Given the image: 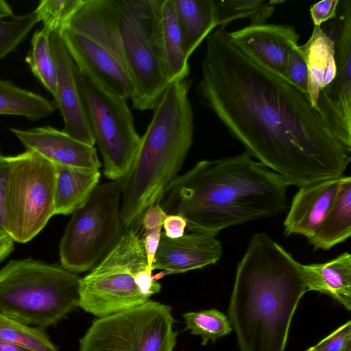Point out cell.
Here are the masks:
<instances>
[{
  "instance_id": "obj_25",
  "label": "cell",
  "mask_w": 351,
  "mask_h": 351,
  "mask_svg": "<svg viewBox=\"0 0 351 351\" xmlns=\"http://www.w3.org/2000/svg\"><path fill=\"white\" fill-rule=\"evenodd\" d=\"M351 235V178L342 176L332 204L315 234L308 239L313 249L328 250Z\"/></svg>"
},
{
  "instance_id": "obj_7",
  "label": "cell",
  "mask_w": 351,
  "mask_h": 351,
  "mask_svg": "<svg viewBox=\"0 0 351 351\" xmlns=\"http://www.w3.org/2000/svg\"><path fill=\"white\" fill-rule=\"evenodd\" d=\"M121 193L118 182L98 184L73 213L59 245L62 267L73 273L92 269L116 244L123 232Z\"/></svg>"
},
{
  "instance_id": "obj_10",
  "label": "cell",
  "mask_w": 351,
  "mask_h": 351,
  "mask_svg": "<svg viewBox=\"0 0 351 351\" xmlns=\"http://www.w3.org/2000/svg\"><path fill=\"white\" fill-rule=\"evenodd\" d=\"M170 306L149 301L95 319L80 351H173L177 333Z\"/></svg>"
},
{
  "instance_id": "obj_17",
  "label": "cell",
  "mask_w": 351,
  "mask_h": 351,
  "mask_svg": "<svg viewBox=\"0 0 351 351\" xmlns=\"http://www.w3.org/2000/svg\"><path fill=\"white\" fill-rule=\"evenodd\" d=\"M11 132L27 149L32 150L54 165L99 169L101 163L97 149L50 126L20 130Z\"/></svg>"
},
{
  "instance_id": "obj_29",
  "label": "cell",
  "mask_w": 351,
  "mask_h": 351,
  "mask_svg": "<svg viewBox=\"0 0 351 351\" xmlns=\"http://www.w3.org/2000/svg\"><path fill=\"white\" fill-rule=\"evenodd\" d=\"M0 341L19 344L32 351H58L42 328L31 327L1 313Z\"/></svg>"
},
{
  "instance_id": "obj_12",
  "label": "cell",
  "mask_w": 351,
  "mask_h": 351,
  "mask_svg": "<svg viewBox=\"0 0 351 351\" xmlns=\"http://www.w3.org/2000/svg\"><path fill=\"white\" fill-rule=\"evenodd\" d=\"M332 40L336 77L315 108L338 138L351 148V1H339L337 16L324 23Z\"/></svg>"
},
{
  "instance_id": "obj_34",
  "label": "cell",
  "mask_w": 351,
  "mask_h": 351,
  "mask_svg": "<svg viewBox=\"0 0 351 351\" xmlns=\"http://www.w3.org/2000/svg\"><path fill=\"white\" fill-rule=\"evenodd\" d=\"M307 351H351V322L337 328Z\"/></svg>"
},
{
  "instance_id": "obj_19",
  "label": "cell",
  "mask_w": 351,
  "mask_h": 351,
  "mask_svg": "<svg viewBox=\"0 0 351 351\" xmlns=\"http://www.w3.org/2000/svg\"><path fill=\"white\" fill-rule=\"evenodd\" d=\"M230 38L266 67L285 78L287 56L299 34L287 24H250L228 32Z\"/></svg>"
},
{
  "instance_id": "obj_16",
  "label": "cell",
  "mask_w": 351,
  "mask_h": 351,
  "mask_svg": "<svg viewBox=\"0 0 351 351\" xmlns=\"http://www.w3.org/2000/svg\"><path fill=\"white\" fill-rule=\"evenodd\" d=\"M60 33L77 67L110 93L131 98L133 86L120 63L106 50L88 38L62 28Z\"/></svg>"
},
{
  "instance_id": "obj_13",
  "label": "cell",
  "mask_w": 351,
  "mask_h": 351,
  "mask_svg": "<svg viewBox=\"0 0 351 351\" xmlns=\"http://www.w3.org/2000/svg\"><path fill=\"white\" fill-rule=\"evenodd\" d=\"M49 41L57 71V94L54 101L63 119L62 131L94 146L95 141L77 83V66L64 45L60 30L50 34Z\"/></svg>"
},
{
  "instance_id": "obj_6",
  "label": "cell",
  "mask_w": 351,
  "mask_h": 351,
  "mask_svg": "<svg viewBox=\"0 0 351 351\" xmlns=\"http://www.w3.org/2000/svg\"><path fill=\"white\" fill-rule=\"evenodd\" d=\"M140 236L132 229L124 230L107 254L80 278L78 306L102 317L149 300L136 281L138 271L148 269Z\"/></svg>"
},
{
  "instance_id": "obj_41",
  "label": "cell",
  "mask_w": 351,
  "mask_h": 351,
  "mask_svg": "<svg viewBox=\"0 0 351 351\" xmlns=\"http://www.w3.org/2000/svg\"><path fill=\"white\" fill-rule=\"evenodd\" d=\"M0 351H32L30 349L13 343L0 341Z\"/></svg>"
},
{
  "instance_id": "obj_18",
  "label": "cell",
  "mask_w": 351,
  "mask_h": 351,
  "mask_svg": "<svg viewBox=\"0 0 351 351\" xmlns=\"http://www.w3.org/2000/svg\"><path fill=\"white\" fill-rule=\"evenodd\" d=\"M221 255V242L213 234L191 232L172 239L162 232L152 269L184 273L215 264Z\"/></svg>"
},
{
  "instance_id": "obj_32",
  "label": "cell",
  "mask_w": 351,
  "mask_h": 351,
  "mask_svg": "<svg viewBox=\"0 0 351 351\" xmlns=\"http://www.w3.org/2000/svg\"><path fill=\"white\" fill-rule=\"evenodd\" d=\"M82 0H42L35 12L46 33L60 30L74 14Z\"/></svg>"
},
{
  "instance_id": "obj_26",
  "label": "cell",
  "mask_w": 351,
  "mask_h": 351,
  "mask_svg": "<svg viewBox=\"0 0 351 351\" xmlns=\"http://www.w3.org/2000/svg\"><path fill=\"white\" fill-rule=\"evenodd\" d=\"M56 109L55 101L0 77L1 115L24 117L31 121H36L50 116Z\"/></svg>"
},
{
  "instance_id": "obj_11",
  "label": "cell",
  "mask_w": 351,
  "mask_h": 351,
  "mask_svg": "<svg viewBox=\"0 0 351 351\" xmlns=\"http://www.w3.org/2000/svg\"><path fill=\"white\" fill-rule=\"evenodd\" d=\"M123 55L133 86L132 108L152 110L171 84L162 71L147 26V0H125L121 26Z\"/></svg>"
},
{
  "instance_id": "obj_2",
  "label": "cell",
  "mask_w": 351,
  "mask_h": 351,
  "mask_svg": "<svg viewBox=\"0 0 351 351\" xmlns=\"http://www.w3.org/2000/svg\"><path fill=\"white\" fill-rule=\"evenodd\" d=\"M289 186L244 152L199 161L169 184L160 204L167 215L184 217L189 231L216 236L228 228L287 210Z\"/></svg>"
},
{
  "instance_id": "obj_35",
  "label": "cell",
  "mask_w": 351,
  "mask_h": 351,
  "mask_svg": "<svg viewBox=\"0 0 351 351\" xmlns=\"http://www.w3.org/2000/svg\"><path fill=\"white\" fill-rule=\"evenodd\" d=\"M339 1L324 0L311 6L310 14L314 26H322L337 16Z\"/></svg>"
},
{
  "instance_id": "obj_14",
  "label": "cell",
  "mask_w": 351,
  "mask_h": 351,
  "mask_svg": "<svg viewBox=\"0 0 351 351\" xmlns=\"http://www.w3.org/2000/svg\"><path fill=\"white\" fill-rule=\"evenodd\" d=\"M124 7L125 0H82L62 28L95 42L109 52L128 73L121 32Z\"/></svg>"
},
{
  "instance_id": "obj_3",
  "label": "cell",
  "mask_w": 351,
  "mask_h": 351,
  "mask_svg": "<svg viewBox=\"0 0 351 351\" xmlns=\"http://www.w3.org/2000/svg\"><path fill=\"white\" fill-rule=\"evenodd\" d=\"M301 265L265 232L252 237L228 306L240 351H285L293 315L308 291Z\"/></svg>"
},
{
  "instance_id": "obj_43",
  "label": "cell",
  "mask_w": 351,
  "mask_h": 351,
  "mask_svg": "<svg viewBox=\"0 0 351 351\" xmlns=\"http://www.w3.org/2000/svg\"><path fill=\"white\" fill-rule=\"evenodd\" d=\"M169 274H172V272L169 270H163L157 274L153 276V279L155 280H158V279L162 278L163 276Z\"/></svg>"
},
{
  "instance_id": "obj_37",
  "label": "cell",
  "mask_w": 351,
  "mask_h": 351,
  "mask_svg": "<svg viewBox=\"0 0 351 351\" xmlns=\"http://www.w3.org/2000/svg\"><path fill=\"white\" fill-rule=\"evenodd\" d=\"M167 216L160 202L150 205L144 212L141 219V233L144 230L162 227Z\"/></svg>"
},
{
  "instance_id": "obj_31",
  "label": "cell",
  "mask_w": 351,
  "mask_h": 351,
  "mask_svg": "<svg viewBox=\"0 0 351 351\" xmlns=\"http://www.w3.org/2000/svg\"><path fill=\"white\" fill-rule=\"evenodd\" d=\"M38 22L35 10L0 19V59L14 51Z\"/></svg>"
},
{
  "instance_id": "obj_33",
  "label": "cell",
  "mask_w": 351,
  "mask_h": 351,
  "mask_svg": "<svg viewBox=\"0 0 351 351\" xmlns=\"http://www.w3.org/2000/svg\"><path fill=\"white\" fill-rule=\"evenodd\" d=\"M285 78L306 95L308 69L302 45L295 44L289 49L286 61Z\"/></svg>"
},
{
  "instance_id": "obj_23",
  "label": "cell",
  "mask_w": 351,
  "mask_h": 351,
  "mask_svg": "<svg viewBox=\"0 0 351 351\" xmlns=\"http://www.w3.org/2000/svg\"><path fill=\"white\" fill-rule=\"evenodd\" d=\"M185 57L189 60L202 41L217 27L215 0H171Z\"/></svg>"
},
{
  "instance_id": "obj_27",
  "label": "cell",
  "mask_w": 351,
  "mask_h": 351,
  "mask_svg": "<svg viewBox=\"0 0 351 351\" xmlns=\"http://www.w3.org/2000/svg\"><path fill=\"white\" fill-rule=\"evenodd\" d=\"M284 1L230 0L215 1L217 27H226L235 20L248 19L250 24H263L270 17L276 5Z\"/></svg>"
},
{
  "instance_id": "obj_42",
  "label": "cell",
  "mask_w": 351,
  "mask_h": 351,
  "mask_svg": "<svg viewBox=\"0 0 351 351\" xmlns=\"http://www.w3.org/2000/svg\"><path fill=\"white\" fill-rule=\"evenodd\" d=\"M14 16L10 5L3 0H0V19L10 18Z\"/></svg>"
},
{
  "instance_id": "obj_1",
  "label": "cell",
  "mask_w": 351,
  "mask_h": 351,
  "mask_svg": "<svg viewBox=\"0 0 351 351\" xmlns=\"http://www.w3.org/2000/svg\"><path fill=\"white\" fill-rule=\"evenodd\" d=\"M206 40L197 95L247 153L289 185L343 176L351 148L306 94L243 49L226 29L217 27Z\"/></svg>"
},
{
  "instance_id": "obj_22",
  "label": "cell",
  "mask_w": 351,
  "mask_h": 351,
  "mask_svg": "<svg viewBox=\"0 0 351 351\" xmlns=\"http://www.w3.org/2000/svg\"><path fill=\"white\" fill-rule=\"evenodd\" d=\"M308 69L306 96L313 107L332 84L337 74L332 40L321 26H314L308 40L302 45Z\"/></svg>"
},
{
  "instance_id": "obj_36",
  "label": "cell",
  "mask_w": 351,
  "mask_h": 351,
  "mask_svg": "<svg viewBox=\"0 0 351 351\" xmlns=\"http://www.w3.org/2000/svg\"><path fill=\"white\" fill-rule=\"evenodd\" d=\"M142 233L141 240L143 243L146 254L148 269L152 271V266L159 245L162 233V227L150 230H144Z\"/></svg>"
},
{
  "instance_id": "obj_21",
  "label": "cell",
  "mask_w": 351,
  "mask_h": 351,
  "mask_svg": "<svg viewBox=\"0 0 351 351\" xmlns=\"http://www.w3.org/2000/svg\"><path fill=\"white\" fill-rule=\"evenodd\" d=\"M307 291L326 294L351 309V254L343 252L324 263L301 265Z\"/></svg>"
},
{
  "instance_id": "obj_38",
  "label": "cell",
  "mask_w": 351,
  "mask_h": 351,
  "mask_svg": "<svg viewBox=\"0 0 351 351\" xmlns=\"http://www.w3.org/2000/svg\"><path fill=\"white\" fill-rule=\"evenodd\" d=\"M163 227L164 233L167 237L172 239H178L184 234L186 221L178 215H167L164 221Z\"/></svg>"
},
{
  "instance_id": "obj_28",
  "label": "cell",
  "mask_w": 351,
  "mask_h": 351,
  "mask_svg": "<svg viewBox=\"0 0 351 351\" xmlns=\"http://www.w3.org/2000/svg\"><path fill=\"white\" fill-rule=\"evenodd\" d=\"M31 71L53 95L57 94V71L49 34L42 29L36 31L31 40V49L25 58Z\"/></svg>"
},
{
  "instance_id": "obj_5",
  "label": "cell",
  "mask_w": 351,
  "mask_h": 351,
  "mask_svg": "<svg viewBox=\"0 0 351 351\" xmlns=\"http://www.w3.org/2000/svg\"><path fill=\"white\" fill-rule=\"evenodd\" d=\"M80 282L62 267L12 260L0 269V313L28 326L56 324L78 306Z\"/></svg>"
},
{
  "instance_id": "obj_4",
  "label": "cell",
  "mask_w": 351,
  "mask_h": 351,
  "mask_svg": "<svg viewBox=\"0 0 351 351\" xmlns=\"http://www.w3.org/2000/svg\"><path fill=\"white\" fill-rule=\"evenodd\" d=\"M191 85L188 77L172 82L152 109V118L141 136L131 169L120 184L123 231L132 229L141 234L144 212L160 202L182 169L193 141Z\"/></svg>"
},
{
  "instance_id": "obj_44",
  "label": "cell",
  "mask_w": 351,
  "mask_h": 351,
  "mask_svg": "<svg viewBox=\"0 0 351 351\" xmlns=\"http://www.w3.org/2000/svg\"><path fill=\"white\" fill-rule=\"evenodd\" d=\"M306 351H307V350Z\"/></svg>"
},
{
  "instance_id": "obj_30",
  "label": "cell",
  "mask_w": 351,
  "mask_h": 351,
  "mask_svg": "<svg viewBox=\"0 0 351 351\" xmlns=\"http://www.w3.org/2000/svg\"><path fill=\"white\" fill-rule=\"evenodd\" d=\"M186 329L202 338L205 346L208 341L215 343L217 339L226 336L232 330L229 319L216 309L188 312L183 315Z\"/></svg>"
},
{
  "instance_id": "obj_15",
  "label": "cell",
  "mask_w": 351,
  "mask_h": 351,
  "mask_svg": "<svg viewBox=\"0 0 351 351\" xmlns=\"http://www.w3.org/2000/svg\"><path fill=\"white\" fill-rule=\"evenodd\" d=\"M147 26L164 75L172 82L187 78L189 60L184 53L171 0H147Z\"/></svg>"
},
{
  "instance_id": "obj_20",
  "label": "cell",
  "mask_w": 351,
  "mask_h": 351,
  "mask_svg": "<svg viewBox=\"0 0 351 351\" xmlns=\"http://www.w3.org/2000/svg\"><path fill=\"white\" fill-rule=\"evenodd\" d=\"M342 176L300 186L283 223L286 235L309 239L315 234L332 204Z\"/></svg>"
},
{
  "instance_id": "obj_8",
  "label": "cell",
  "mask_w": 351,
  "mask_h": 351,
  "mask_svg": "<svg viewBox=\"0 0 351 351\" xmlns=\"http://www.w3.org/2000/svg\"><path fill=\"white\" fill-rule=\"evenodd\" d=\"M7 158L5 228L14 241L24 243L55 215L56 167L29 149Z\"/></svg>"
},
{
  "instance_id": "obj_39",
  "label": "cell",
  "mask_w": 351,
  "mask_h": 351,
  "mask_svg": "<svg viewBox=\"0 0 351 351\" xmlns=\"http://www.w3.org/2000/svg\"><path fill=\"white\" fill-rule=\"evenodd\" d=\"M8 175V161L7 156L0 155V229L2 230H5L4 205Z\"/></svg>"
},
{
  "instance_id": "obj_24",
  "label": "cell",
  "mask_w": 351,
  "mask_h": 351,
  "mask_svg": "<svg viewBox=\"0 0 351 351\" xmlns=\"http://www.w3.org/2000/svg\"><path fill=\"white\" fill-rule=\"evenodd\" d=\"M55 215H69L81 207L98 185L99 169L55 165Z\"/></svg>"
},
{
  "instance_id": "obj_9",
  "label": "cell",
  "mask_w": 351,
  "mask_h": 351,
  "mask_svg": "<svg viewBox=\"0 0 351 351\" xmlns=\"http://www.w3.org/2000/svg\"><path fill=\"white\" fill-rule=\"evenodd\" d=\"M81 99L104 161V173L121 184L134 160L141 136L125 99L110 93L77 67Z\"/></svg>"
},
{
  "instance_id": "obj_40",
  "label": "cell",
  "mask_w": 351,
  "mask_h": 351,
  "mask_svg": "<svg viewBox=\"0 0 351 351\" xmlns=\"http://www.w3.org/2000/svg\"><path fill=\"white\" fill-rule=\"evenodd\" d=\"M14 241L5 230L0 229V263L13 250Z\"/></svg>"
}]
</instances>
